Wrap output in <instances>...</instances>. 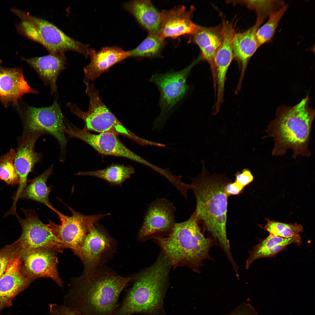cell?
Segmentation results:
<instances>
[{"label": "cell", "mask_w": 315, "mask_h": 315, "mask_svg": "<svg viewBox=\"0 0 315 315\" xmlns=\"http://www.w3.org/2000/svg\"><path fill=\"white\" fill-rule=\"evenodd\" d=\"M202 163L201 174L190 178L191 189L196 201L195 219L198 224H203L215 245L220 247L228 259H230L233 256L226 232L228 197L225 188L231 181L221 175H210Z\"/></svg>", "instance_id": "6da1fadb"}, {"label": "cell", "mask_w": 315, "mask_h": 315, "mask_svg": "<svg viewBox=\"0 0 315 315\" xmlns=\"http://www.w3.org/2000/svg\"><path fill=\"white\" fill-rule=\"evenodd\" d=\"M132 279L96 270L89 275L83 274L71 279L64 305L80 315H112L119 305L121 293Z\"/></svg>", "instance_id": "7a4b0ae2"}, {"label": "cell", "mask_w": 315, "mask_h": 315, "mask_svg": "<svg viewBox=\"0 0 315 315\" xmlns=\"http://www.w3.org/2000/svg\"><path fill=\"white\" fill-rule=\"evenodd\" d=\"M172 265L161 251L155 262L133 278L132 286L112 315L165 314L163 300Z\"/></svg>", "instance_id": "3957f363"}, {"label": "cell", "mask_w": 315, "mask_h": 315, "mask_svg": "<svg viewBox=\"0 0 315 315\" xmlns=\"http://www.w3.org/2000/svg\"><path fill=\"white\" fill-rule=\"evenodd\" d=\"M153 239L174 270L186 266L199 273L204 261L212 260L209 251L215 242L210 237H204L196 220L194 211L186 220L176 223L169 236Z\"/></svg>", "instance_id": "277c9868"}, {"label": "cell", "mask_w": 315, "mask_h": 315, "mask_svg": "<svg viewBox=\"0 0 315 315\" xmlns=\"http://www.w3.org/2000/svg\"><path fill=\"white\" fill-rule=\"evenodd\" d=\"M308 99L280 110L270 124L267 131L274 141L273 155H283L289 149L292 150L294 158L310 155L308 144L315 113L308 106Z\"/></svg>", "instance_id": "5b68a950"}, {"label": "cell", "mask_w": 315, "mask_h": 315, "mask_svg": "<svg viewBox=\"0 0 315 315\" xmlns=\"http://www.w3.org/2000/svg\"><path fill=\"white\" fill-rule=\"evenodd\" d=\"M10 10L21 20L15 24L18 32L42 45L49 54L72 51L80 53L86 58L89 56L90 48L88 44L69 36L48 21L15 7L11 8Z\"/></svg>", "instance_id": "8992f818"}, {"label": "cell", "mask_w": 315, "mask_h": 315, "mask_svg": "<svg viewBox=\"0 0 315 315\" xmlns=\"http://www.w3.org/2000/svg\"><path fill=\"white\" fill-rule=\"evenodd\" d=\"M85 92L89 99L88 110L83 111L76 104L70 102L66 105L71 113L83 121V129L88 132L99 133L109 132L126 137L142 146L148 145V140L137 136L126 127L103 102L99 92L93 84L84 79Z\"/></svg>", "instance_id": "52a82bcc"}, {"label": "cell", "mask_w": 315, "mask_h": 315, "mask_svg": "<svg viewBox=\"0 0 315 315\" xmlns=\"http://www.w3.org/2000/svg\"><path fill=\"white\" fill-rule=\"evenodd\" d=\"M16 109L21 120L23 132L53 136L60 147L59 159L64 161L67 143L65 131L70 122L63 115L57 99L48 107L37 108L26 104L21 106L19 104Z\"/></svg>", "instance_id": "ba28073f"}, {"label": "cell", "mask_w": 315, "mask_h": 315, "mask_svg": "<svg viewBox=\"0 0 315 315\" xmlns=\"http://www.w3.org/2000/svg\"><path fill=\"white\" fill-rule=\"evenodd\" d=\"M65 204L71 211V216L65 215L54 207L51 208L57 214L61 224L58 225L48 219L49 223L46 225L65 249H71L74 252L83 245L87 235L95 223L110 214L85 215Z\"/></svg>", "instance_id": "9c48e42d"}, {"label": "cell", "mask_w": 315, "mask_h": 315, "mask_svg": "<svg viewBox=\"0 0 315 315\" xmlns=\"http://www.w3.org/2000/svg\"><path fill=\"white\" fill-rule=\"evenodd\" d=\"M199 60L178 71L164 74H156L150 80L158 87L160 93L159 105L160 113L153 124L152 130L159 131L164 126L168 113L175 105L183 97L188 86L186 83L190 72Z\"/></svg>", "instance_id": "30bf717a"}, {"label": "cell", "mask_w": 315, "mask_h": 315, "mask_svg": "<svg viewBox=\"0 0 315 315\" xmlns=\"http://www.w3.org/2000/svg\"><path fill=\"white\" fill-rule=\"evenodd\" d=\"M176 209L173 204L164 198H157L148 205L144 220L138 235L141 241L167 236L175 224Z\"/></svg>", "instance_id": "8fae6325"}, {"label": "cell", "mask_w": 315, "mask_h": 315, "mask_svg": "<svg viewBox=\"0 0 315 315\" xmlns=\"http://www.w3.org/2000/svg\"><path fill=\"white\" fill-rule=\"evenodd\" d=\"M25 217L22 218L17 213L15 216L21 225L22 234L18 240L21 248L20 253L37 248L47 247L61 253L65 249L57 240L46 224L39 219L32 209L21 208Z\"/></svg>", "instance_id": "7c38bea8"}, {"label": "cell", "mask_w": 315, "mask_h": 315, "mask_svg": "<svg viewBox=\"0 0 315 315\" xmlns=\"http://www.w3.org/2000/svg\"><path fill=\"white\" fill-rule=\"evenodd\" d=\"M58 253L53 248L44 247L20 253L23 275L26 278L34 280L41 277L50 278L63 287V282L57 271Z\"/></svg>", "instance_id": "4fadbf2b"}, {"label": "cell", "mask_w": 315, "mask_h": 315, "mask_svg": "<svg viewBox=\"0 0 315 315\" xmlns=\"http://www.w3.org/2000/svg\"><path fill=\"white\" fill-rule=\"evenodd\" d=\"M65 131L69 137L84 141L102 155L124 158L144 164L145 162V160L127 148L115 134L109 132L93 134L70 123Z\"/></svg>", "instance_id": "5bb4252c"}, {"label": "cell", "mask_w": 315, "mask_h": 315, "mask_svg": "<svg viewBox=\"0 0 315 315\" xmlns=\"http://www.w3.org/2000/svg\"><path fill=\"white\" fill-rule=\"evenodd\" d=\"M42 135L39 133L23 132L18 138L14 166L19 177L18 187L13 198V204L17 205L23 191L27 186V177L37 163L42 161V154L35 151V144Z\"/></svg>", "instance_id": "9a60e30c"}, {"label": "cell", "mask_w": 315, "mask_h": 315, "mask_svg": "<svg viewBox=\"0 0 315 315\" xmlns=\"http://www.w3.org/2000/svg\"><path fill=\"white\" fill-rule=\"evenodd\" d=\"M2 63L0 59V101L5 108L11 104L17 109L24 95L39 93L28 84L22 68L6 67Z\"/></svg>", "instance_id": "2e32d148"}, {"label": "cell", "mask_w": 315, "mask_h": 315, "mask_svg": "<svg viewBox=\"0 0 315 315\" xmlns=\"http://www.w3.org/2000/svg\"><path fill=\"white\" fill-rule=\"evenodd\" d=\"M110 238L94 225L88 233L83 245L74 251L81 260L84 265L83 274L90 275L94 273L104 254L109 250Z\"/></svg>", "instance_id": "e0dca14e"}, {"label": "cell", "mask_w": 315, "mask_h": 315, "mask_svg": "<svg viewBox=\"0 0 315 315\" xmlns=\"http://www.w3.org/2000/svg\"><path fill=\"white\" fill-rule=\"evenodd\" d=\"M183 6L176 7L161 12V25L159 34L163 40L175 38L186 34L193 35L201 27L191 20L192 9Z\"/></svg>", "instance_id": "ac0fdd59"}, {"label": "cell", "mask_w": 315, "mask_h": 315, "mask_svg": "<svg viewBox=\"0 0 315 315\" xmlns=\"http://www.w3.org/2000/svg\"><path fill=\"white\" fill-rule=\"evenodd\" d=\"M34 280L26 278L22 274L20 255L14 258L0 278V308L11 306L14 298Z\"/></svg>", "instance_id": "d6986e66"}, {"label": "cell", "mask_w": 315, "mask_h": 315, "mask_svg": "<svg viewBox=\"0 0 315 315\" xmlns=\"http://www.w3.org/2000/svg\"><path fill=\"white\" fill-rule=\"evenodd\" d=\"M21 59L34 69L44 84L50 86L51 95L57 92V78L67 66L64 53L49 54L43 56L29 58L21 57Z\"/></svg>", "instance_id": "ffe728a7"}, {"label": "cell", "mask_w": 315, "mask_h": 315, "mask_svg": "<svg viewBox=\"0 0 315 315\" xmlns=\"http://www.w3.org/2000/svg\"><path fill=\"white\" fill-rule=\"evenodd\" d=\"M235 26L232 22L223 21L221 31V43L214 58L217 92L220 94L224 92L227 73L234 58L232 42L236 33Z\"/></svg>", "instance_id": "44dd1931"}, {"label": "cell", "mask_w": 315, "mask_h": 315, "mask_svg": "<svg viewBox=\"0 0 315 315\" xmlns=\"http://www.w3.org/2000/svg\"><path fill=\"white\" fill-rule=\"evenodd\" d=\"M90 61L85 66V78L89 81H93L112 66L130 57V52L117 47H107L96 51L90 49Z\"/></svg>", "instance_id": "7402d4cb"}, {"label": "cell", "mask_w": 315, "mask_h": 315, "mask_svg": "<svg viewBox=\"0 0 315 315\" xmlns=\"http://www.w3.org/2000/svg\"><path fill=\"white\" fill-rule=\"evenodd\" d=\"M264 20L258 17L253 26L243 32L236 33L234 37L232 42L233 57L240 63L242 66L240 84L242 82L249 61L260 46L256 33Z\"/></svg>", "instance_id": "603a6c76"}, {"label": "cell", "mask_w": 315, "mask_h": 315, "mask_svg": "<svg viewBox=\"0 0 315 315\" xmlns=\"http://www.w3.org/2000/svg\"><path fill=\"white\" fill-rule=\"evenodd\" d=\"M302 242L299 235L291 238H286L275 236L270 234L265 239L253 248L249 252V256L246 261L245 269H249L255 260L259 258L275 256L279 252L286 249L289 245Z\"/></svg>", "instance_id": "cb8c5ba5"}, {"label": "cell", "mask_w": 315, "mask_h": 315, "mask_svg": "<svg viewBox=\"0 0 315 315\" xmlns=\"http://www.w3.org/2000/svg\"><path fill=\"white\" fill-rule=\"evenodd\" d=\"M124 7L149 33L159 34L160 28L161 12L150 1H131L125 3Z\"/></svg>", "instance_id": "d4e9b609"}, {"label": "cell", "mask_w": 315, "mask_h": 315, "mask_svg": "<svg viewBox=\"0 0 315 315\" xmlns=\"http://www.w3.org/2000/svg\"><path fill=\"white\" fill-rule=\"evenodd\" d=\"M192 35L194 42L200 50L202 57L210 66L214 80L215 74L214 60L221 43V31L218 33L214 28L201 27Z\"/></svg>", "instance_id": "484cf974"}, {"label": "cell", "mask_w": 315, "mask_h": 315, "mask_svg": "<svg viewBox=\"0 0 315 315\" xmlns=\"http://www.w3.org/2000/svg\"><path fill=\"white\" fill-rule=\"evenodd\" d=\"M53 174V165H52L41 175L30 180V183L23 190L20 198L43 203L50 208L54 207L49 199L51 187L47 185L48 178Z\"/></svg>", "instance_id": "4316f807"}, {"label": "cell", "mask_w": 315, "mask_h": 315, "mask_svg": "<svg viewBox=\"0 0 315 315\" xmlns=\"http://www.w3.org/2000/svg\"><path fill=\"white\" fill-rule=\"evenodd\" d=\"M134 172V168L130 166L113 164L102 169L95 171L79 172L75 174L88 176L99 178L110 183L119 186Z\"/></svg>", "instance_id": "83f0119b"}, {"label": "cell", "mask_w": 315, "mask_h": 315, "mask_svg": "<svg viewBox=\"0 0 315 315\" xmlns=\"http://www.w3.org/2000/svg\"><path fill=\"white\" fill-rule=\"evenodd\" d=\"M164 40L159 34L149 33L137 47L129 51L130 57H150L157 56L163 46Z\"/></svg>", "instance_id": "f1b7e54d"}, {"label": "cell", "mask_w": 315, "mask_h": 315, "mask_svg": "<svg viewBox=\"0 0 315 315\" xmlns=\"http://www.w3.org/2000/svg\"><path fill=\"white\" fill-rule=\"evenodd\" d=\"M287 8V5H284L271 13L267 22L258 29L256 36L260 46L272 39L278 23Z\"/></svg>", "instance_id": "f546056e"}, {"label": "cell", "mask_w": 315, "mask_h": 315, "mask_svg": "<svg viewBox=\"0 0 315 315\" xmlns=\"http://www.w3.org/2000/svg\"><path fill=\"white\" fill-rule=\"evenodd\" d=\"M16 151L13 148L0 157V180L7 184H18L19 177L14 166Z\"/></svg>", "instance_id": "4dcf8cb0"}, {"label": "cell", "mask_w": 315, "mask_h": 315, "mask_svg": "<svg viewBox=\"0 0 315 315\" xmlns=\"http://www.w3.org/2000/svg\"><path fill=\"white\" fill-rule=\"evenodd\" d=\"M267 224L263 228L270 234L275 236L288 238L295 237L303 231L302 226L300 224H288L267 219Z\"/></svg>", "instance_id": "1f68e13d"}, {"label": "cell", "mask_w": 315, "mask_h": 315, "mask_svg": "<svg viewBox=\"0 0 315 315\" xmlns=\"http://www.w3.org/2000/svg\"><path fill=\"white\" fill-rule=\"evenodd\" d=\"M234 3L242 4L254 10L258 17L264 19L277 8L284 6V3L280 0H244L234 1Z\"/></svg>", "instance_id": "d6a6232c"}, {"label": "cell", "mask_w": 315, "mask_h": 315, "mask_svg": "<svg viewBox=\"0 0 315 315\" xmlns=\"http://www.w3.org/2000/svg\"><path fill=\"white\" fill-rule=\"evenodd\" d=\"M20 250L18 240L0 250V278L12 260L20 255Z\"/></svg>", "instance_id": "836d02e7"}, {"label": "cell", "mask_w": 315, "mask_h": 315, "mask_svg": "<svg viewBox=\"0 0 315 315\" xmlns=\"http://www.w3.org/2000/svg\"><path fill=\"white\" fill-rule=\"evenodd\" d=\"M49 315H80L75 310L64 305L49 304Z\"/></svg>", "instance_id": "e575fe53"}, {"label": "cell", "mask_w": 315, "mask_h": 315, "mask_svg": "<svg viewBox=\"0 0 315 315\" xmlns=\"http://www.w3.org/2000/svg\"><path fill=\"white\" fill-rule=\"evenodd\" d=\"M226 315H258L254 309L248 303L242 302Z\"/></svg>", "instance_id": "d590c367"}, {"label": "cell", "mask_w": 315, "mask_h": 315, "mask_svg": "<svg viewBox=\"0 0 315 315\" xmlns=\"http://www.w3.org/2000/svg\"><path fill=\"white\" fill-rule=\"evenodd\" d=\"M253 179V176L251 172L247 169H244L242 172H238L235 174V181L244 188Z\"/></svg>", "instance_id": "8d00e7d4"}, {"label": "cell", "mask_w": 315, "mask_h": 315, "mask_svg": "<svg viewBox=\"0 0 315 315\" xmlns=\"http://www.w3.org/2000/svg\"><path fill=\"white\" fill-rule=\"evenodd\" d=\"M244 187L235 181L228 183L225 186V191L227 196L238 195L242 192Z\"/></svg>", "instance_id": "74e56055"}]
</instances>
